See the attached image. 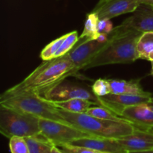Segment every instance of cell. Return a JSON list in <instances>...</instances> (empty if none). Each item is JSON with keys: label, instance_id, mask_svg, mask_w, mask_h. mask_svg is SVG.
Instances as JSON below:
<instances>
[{"label": "cell", "instance_id": "cell-23", "mask_svg": "<svg viewBox=\"0 0 153 153\" xmlns=\"http://www.w3.org/2000/svg\"><path fill=\"white\" fill-rule=\"evenodd\" d=\"M10 153H30L28 143L25 137L13 136L9 140Z\"/></svg>", "mask_w": 153, "mask_h": 153}, {"label": "cell", "instance_id": "cell-4", "mask_svg": "<svg viewBox=\"0 0 153 153\" xmlns=\"http://www.w3.org/2000/svg\"><path fill=\"white\" fill-rule=\"evenodd\" d=\"M0 105L38 118L67 122L52 102L35 93H24L13 96L0 101Z\"/></svg>", "mask_w": 153, "mask_h": 153}, {"label": "cell", "instance_id": "cell-28", "mask_svg": "<svg viewBox=\"0 0 153 153\" xmlns=\"http://www.w3.org/2000/svg\"><path fill=\"white\" fill-rule=\"evenodd\" d=\"M140 3L153 6V0H140Z\"/></svg>", "mask_w": 153, "mask_h": 153}, {"label": "cell", "instance_id": "cell-33", "mask_svg": "<svg viewBox=\"0 0 153 153\" xmlns=\"http://www.w3.org/2000/svg\"><path fill=\"white\" fill-rule=\"evenodd\" d=\"M151 66H152V68H151L150 75L153 76V61H151Z\"/></svg>", "mask_w": 153, "mask_h": 153}, {"label": "cell", "instance_id": "cell-15", "mask_svg": "<svg viewBox=\"0 0 153 153\" xmlns=\"http://www.w3.org/2000/svg\"><path fill=\"white\" fill-rule=\"evenodd\" d=\"M110 84L111 94H128V95H145L149 94L140 85V79L123 80V79H108Z\"/></svg>", "mask_w": 153, "mask_h": 153}, {"label": "cell", "instance_id": "cell-11", "mask_svg": "<svg viewBox=\"0 0 153 153\" xmlns=\"http://www.w3.org/2000/svg\"><path fill=\"white\" fill-rule=\"evenodd\" d=\"M140 4V0H110L96 5L92 11L96 12L100 19H111L120 15L133 13Z\"/></svg>", "mask_w": 153, "mask_h": 153}, {"label": "cell", "instance_id": "cell-32", "mask_svg": "<svg viewBox=\"0 0 153 153\" xmlns=\"http://www.w3.org/2000/svg\"><path fill=\"white\" fill-rule=\"evenodd\" d=\"M146 105H147V106L149 108L152 109V110L153 111V102H149L148 104H146Z\"/></svg>", "mask_w": 153, "mask_h": 153}, {"label": "cell", "instance_id": "cell-26", "mask_svg": "<svg viewBox=\"0 0 153 153\" xmlns=\"http://www.w3.org/2000/svg\"><path fill=\"white\" fill-rule=\"evenodd\" d=\"M114 25L111 19H100L97 31L98 34H110L114 30Z\"/></svg>", "mask_w": 153, "mask_h": 153}, {"label": "cell", "instance_id": "cell-5", "mask_svg": "<svg viewBox=\"0 0 153 153\" xmlns=\"http://www.w3.org/2000/svg\"><path fill=\"white\" fill-rule=\"evenodd\" d=\"M40 118L0 105V131L10 139L40 135Z\"/></svg>", "mask_w": 153, "mask_h": 153}, {"label": "cell", "instance_id": "cell-21", "mask_svg": "<svg viewBox=\"0 0 153 153\" xmlns=\"http://www.w3.org/2000/svg\"><path fill=\"white\" fill-rule=\"evenodd\" d=\"M79 37L78 36V32L76 31H71L68 34H64V39L61 43V46L58 49V52L55 55V58H58L63 55H65L73 49L75 45L79 41Z\"/></svg>", "mask_w": 153, "mask_h": 153}, {"label": "cell", "instance_id": "cell-19", "mask_svg": "<svg viewBox=\"0 0 153 153\" xmlns=\"http://www.w3.org/2000/svg\"><path fill=\"white\" fill-rule=\"evenodd\" d=\"M85 114L99 119L114 121H128L125 118L121 117L111 110L102 105H93L86 111ZM129 122V121H128Z\"/></svg>", "mask_w": 153, "mask_h": 153}, {"label": "cell", "instance_id": "cell-6", "mask_svg": "<svg viewBox=\"0 0 153 153\" xmlns=\"http://www.w3.org/2000/svg\"><path fill=\"white\" fill-rule=\"evenodd\" d=\"M40 134L57 146L66 143H71L77 139L90 137V134L81 131L68 122L39 119Z\"/></svg>", "mask_w": 153, "mask_h": 153}, {"label": "cell", "instance_id": "cell-8", "mask_svg": "<svg viewBox=\"0 0 153 153\" xmlns=\"http://www.w3.org/2000/svg\"><path fill=\"white\" fill-rule=\"evenodd\" d=\"M105 44L96 39L79 38L74 47L68 52L70 60L75 65L76 73L83 69Z\"/></svg>", "mask_w": 153, "mask_h": 153}, {"label": "cell", "instance_id": "cell-18", "mask_svg": "<svg viewBox=\"0 0 153 153\" xmlns=\"http://www.w3.org/2000/svg\"><path fill=\"white\" fill-rule=\"evenodd\" d=\"M25 139L28 143L30 153H49L53 145L41 134L27 137Z\"/></svg>", "mask_w": 153, "mask_h": 153}, {"label": "cell", "instance_id": "cell-12", "mask_svg": "<svg viewBox=\"0 0 153 153\" xmlns=\"http://www.w3.org/2000/svg\"><path fill=\"white\" fill-rule=\"evenodd\" d=\"M121 117L138 128L143 129L153 128V111L146 104L126 108L123 111Z\"/></svg>", "mask_w": 153, "mask_h": 153}, {"label": "cell", "instance_id": "cell-31", "mask_svg": "<svg viewBox=\"0 0 153 153\" xmlns=\"http://www.w3.org/2000/svg\"><path fill=\"white\" fill-rule=\"evenodd\" d=\"M148 61H153V51L149 54V58H148Z\"/></svg>", "mask_w": 153, "mask_h": 153}, {"label": "cell", "instance_id": "cell-9", "mask_svg": "<svg viewBox=\"0 0 153 153\" xmlns=\"http://www.w3.org/2000/svg\"><path fill=\"white\" fill-rule=\"evenodd\" d=\"M152 94L150 93L145 95L110 94L105 97H99L101 105L108 108L120 117L126 108L136 105L148 104L152 102Z\"/></svg>", "mask_w": 153, "mask_h": 153}, {"label": "cell", "instance_id": "cell-20", "mask_svg": "<svg viewBox=\"0 0 153 153\" xmlns=\"http://www.w3.org/2000/svg\"><path fill=\"white\" fill-rule=\"evenodd\" d=\"M100 20L98 14L96 12L91 11L87 15L86 20L85 22L84 30L79 38L95 39L98 34L97 27Z\"/></svg>", "mask_w": 153, "mask_h": 153}, {"label": "cell", "instance_id": "cell-13", "mask_svg": "<svg viewBox=\"0 0 153 153\" xmlns=\"http://www.w3.org/2000/svg\"><path fill=\"white\" fill-rule=\"evenodd\" d=\"M123 24L142 33L153 31V7L140 4L133 12V14L124 20Z\"/></svg>", "mask_w": 153, "mask_h": 153}, {"label": "cell", "instance_id": "cell-25", "mask_svg": "<svg viewBox=\"0 0 153 153\" xmlns=\"http://www.w3.org/2000/svg\"><path fill=\"white\" fill-rule=\"evenodd\" d=\"M58 147L64 153H105L91 149V148L76 146V145H73L70 144V143L62 144L58 146Z\"/></svg>", "mask_w": 153, "mask_h": 153}, {"label": "cell", "instance_id": "cell-34", "mask_svg": "<svg viewBox=\"0 0 153 153\" xmlns=\"http://www.w3.org/2000/svg\"><path fill=\"white\" fill-rule=\"evenodd\" d=\"M152 102H153V97H152Z\"/></svg>", "mask_w": 153, "mask_h": 153}, {"label": "cell", "instance_id": "cell-3", "mask_svg": "<svg viewBox=\"0 0 153 153\" xmlns=\"http://www.w3.org/2000/svg\"><path fill=\"white\" fill-rule=\"evenodd\" d=\"M58 109L61 116L69 123L94 137L118 139L131 134L135 128L128 121L107 120L85 113H72Z\"/></svg>", "mask_w": 153, "mask_h": 153}, {"label": "cell", "instance_id": "cell-1", "mask_svg": "<svg viewBox=\"0 0 153 153\" xmlns=\"http://www.w3.org/2000/svg\"><path fill=\"white\" fill-rule=\"evenodd\" d=\"M76 69L68 53L50 61H44L24 80L4 91L0 101L24 93H43L67 77L76 74Z\"/></svg>", "mask_w": 153, "mask_h": 153}, {"label": "cell", "instance_id": "cell-35", "mask_svg": "<svg viewBox=\"0 0 153 153\" xmlns=\"http://www.w3.org/2000/svg\"><path fill=\"white\" fill-rule=\"evenodd\" d=\"M152 7H153V6H152Z\"/></svg>", "mask_w": 153, "mask_h": 153}, {"label": "cell", "instance_id": "cell-17", "mask_svg": "<svg viewBox=\"0 0 153 153\" xmlns=\"http://www.w3.org/2000/svg\"><path fill=\"white\" fill-rule=\"evenodd\" d=\"M136 49L139 59L148 61L149 54L153 51V31L142 33L137 41Z\"/></svg>", "mask_w": 153, "mask_h": 153}, {"label": "cell", "instance_id": "cell-22", "mask_svg": "<svg viewBox=\"0 0 153 153\" xmlns=\"http://www.w3.org/2000/svg\"><path fill=\"white\" fill-rule=\"evenodd\" d=\"M64 39V35L52 40L50 43L46 45L44 49L40 52V57L43 61H50V60L55 58V55L58 52V49L61 46L63 40Z\"/></svg>", "mask_w": 153, "mask_h": 153}, {"label": "cell", "instance_id": "cell-10", "mask_svg": "<svg viewBox=\"0 0 153 153\" xmlns=\"http://www.w3.org/2000/svg\"><path fill=\"white\" fill-rule=\"evenodd\" d=\"M117 140L127 153L152 150L153 149V128L143 129L135 126L134 131L131 134Z\"/></svg>", "mask_w": 153, "mask_h": 153}, {"label": "cell", "instance_id": "cell-7", "mask_svg": "<svg viewBox=\"0 0 153 153\" xmlns=\"http://www.w3.org/2000/svg\"><path fill=\"white\" fill-rule=\"evenodd\" d=\"M63 82L48 89L42 96L50 102L65 101L73 99H83L94 102L99 105H101L99 97H97L93 92L82 87Z\"/></svg>", "mask_w": 153, "mask_h": 153}, {"label": "cell", "instance_id": "cell-16", "mask_svg": "<svg viewBox=\"0 0 153 153\" xmlns=\"http://www.w3.org/2000/svg\"><path fill=\"white\" fill-rule=\"evenodd\" d=\"M58 108L72 112V113H85L90 107L99 105L96 102L83 99H73L60 102H52Z\"/></svg>", "mask_w": 153, "mask_h": 153}, {"label": "cell", "instance_id": "cell-29", "mask_svg": "<svg viewBox=\"0 0 153 153\" xmlns=\"http://www.w3.org/2000/svg\"><path fill=\"white\" fill-rule=\"evenodd\" d=\"M110 1V0H99V1H98V3H97V5H100V4H103V3L106 2V1Z\"/></svg>", "mask_w": 153, "mask_h": 153}, {"label": "cell", "instance_id": "cell-27", "mask_svg": "<svg viewBox=\"0 0 153 153\" xmlns=\"http://www.w3.org/2000/svg\"><path fill=\"white\" fill-rule=\"evenodd\" d=\"M49 153H64L60 149L58 146H55V145H52V149H51V151Z\"/></svg>", "mask_w": 153, "mask_h": 153}, {"label": "cell", "instance_id": "cell-24", "mask_svg": "<svg viewBox=\"0 0 153 153\" xmlns=\"http://www.w3.org/2000/svg\"><path fill=\"white\" fill-rule=\"evenodd\" d=\"M92 92L97 97H102L111 94L110 84L108 79H99L92 85Z\"/></svg>", "mask_w": 153, "mask_h": 153}, {"label": "cell", "instance_id": "cell-14", "mask_svg": "<svg viewBox=\"0 0 153 153\" xmlns=\"http://www.w3.org/2000/svg\"><path fill=\"white\" fill-rule=\"evenodd\" d=\"M70 144L85 146L105 153H127L117 139L90 136L77 139Z\"/></svg>", "mask_w": 153, "mask_h": 153}, {"label": "cell", "instance_id": "cell-30", "mask_svg": "<svg viewBox=\"0 0 153 153\" xmlns=\"http://www.w3.org/2000/svg\"><path fill=\"white\" fill-rule=\"evenodd\" d=\"M129 153H153V149L148 151H143V152H129Z\"/></svg>", "mask_w": 153, "mask_h": 153}, {"label": "cell", "instance_id": "cell-2", "mask_svg": "<svg viewBox=\"0 0 153 153\" xmlns=\"http://www.w3.org/2000/svg\"><path fill=\"white\" fill-rule=\"evenodd\" d=\"M141 34L140 31L128 28L123 23L114 28L110 33L109 41L83 70L108 64H130L139 59L136 46Z\"/></svg>", "mask_w": 153, "mask_h": 153}]
</instances>
